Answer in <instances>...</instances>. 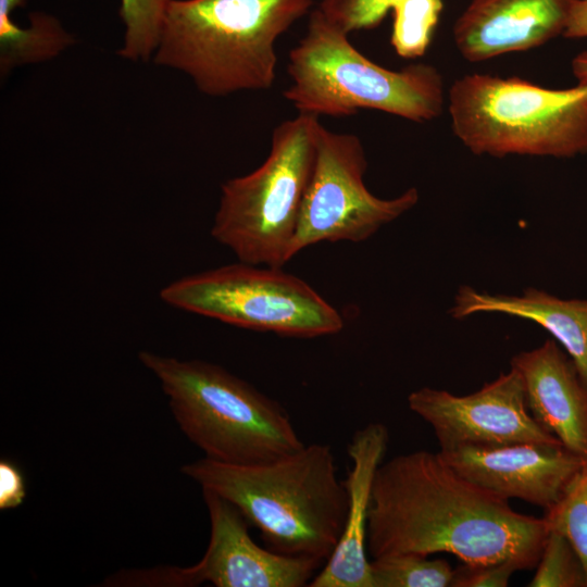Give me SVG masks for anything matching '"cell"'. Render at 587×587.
Listing matches in <instances>:
<instances>
[{
	"mask_svg": "<svg viewBox=\"0 0 587 587\" xmlns=\"http://www.w3.org/2000/svg\"><path fill=\"white\" fill-rule=\"evenodd\" d=\"M549 524L466 479L440 453L417 450L377 470L367 520L372 559L446 552L471 565L504 560L537 565Z\"/></svg>",
	"mask_w": 587,
	"mask_h": 587,
	"instance_id": "cell-1",
	"label": "cell"
},
{
	"mask_svg": "<svg viewBox=\"0 0 587 587\" xmlns=\"http://www.w3.org/2000/svg\"><path fill=\"white\" fill-rule=\"evenodd\" d=\"M180 471L233 503L275 552L322 560L341 536L347 491L329 445L314 442L277 460L229 464L202 458Z\"/></svg>",
	"mask_w": 587,
	"mask_h": 587,
	"instance_id": "cell-2",
	"label": "cell"
},
{
	"mask_svg": "<svg viewBox=\"0 0 587 587\" xmlns=\"http://www.w3.org/2000/svg\"><path fill=\"white\" fill-rule=\"evenodd\" d=\"M313 0H170L153 62L186 74L204 95L270 89L276 41Z\"/></svg>",
	"mask_w": 587,
	"mask_h": 587,
	"instance_id": "cell-3",
	"label": "cell"
},
{
	"mask_svg": "<svg viewBox=\"0 0 587 587\" xmlns=\"http://www.w3.org/2000/svg\"><path fill=\"white\" fill-rule=\"evenodd\" d=\"M138 358L160 382L180 430L205 458L260 464L304 446L278 401L224 367L146 350Z\"/></svg>",
	"mask_w": 587,
	"mask_h": 587,
	"instance_id": "cell-4",
	"label": "cell"
},
{
	"mask_svg": "<svg viewBox=\"0 0 587 587\" xmlns=\"http://www.w3.org/2000/svg\"><path fill=\"white\" fill-rule=\"evenodd\" d=\"M348 36L319 9L309 13L305 34L288 55L291 85L283 92L300 114L344 117L367 109L420 123L439 116L445 86L435 66L385 68L360 53Z\"/></svg>",
	"mask_w": 587,
	"mask_h": 587,
	"instance_id": "cell-5",
	"label": "cell"
},
{
	"mask_svg": "<svg viewBox=\"0 0 587 587\" xmlns=\"http://www.w3.org/2000/svg\"><path fill=\"white\" fill-rule=\"evenodd\" d=\"M453 134L474 154L573 158L587 153V87L467 74L448 92Z\"/></svg>",
	"mask_w": 587,
	"mask_h": 587,
	"instance_id": "cell-6",
	"label": "cell"
},
{
	"mask_svg": "<svg viewBox=\"0 0 587 587\" xmlns=\"http://www.w3.org/2000/svg\"><path fill=\"white\" fill-rule=\"evenodd\" d=\"M317 116L278 124L271 149L251 173L221 187L211 235L241 262L283 267L297 228L316 154Z\"/></svg>",
	"mask_w": 587,
	"mask_h": 587,
	"instance_id": "cell-7",
	"label": "cell"
},
{
	"mask_svg": "<svg viewBox=\"0 0 587 587\" xmlns=\"http://www.w3.org/2000/svg\"><path fill=\"white\" fill-rule=\"evenodd\" d=\"M160 297L189 313L285 337L315 338L344 328L337 309L282 267L239 261L180 277Z\"/></svg>",
	"mask_w": 587,
	"mask_h": 587,
	"instance_id": "cell-8",
	"label": "cell"
},
{
	"mask_svg": "<svg viewBox=\"0 0 587 587\" xmlns=\"http://www.w3.org/2000/svg\"><path fill=\"white\" fill-rule=\"evenodd\" d=\"M366 168V153L357 135L332 132L319 122L314 167L290 259L324 241H364L415 207L420 195L414 187L391 199L374 196L364 184Z\"/></svg>",
	"mask_w": 587,
	"mask_h": 587,
	"instance_id": "cell-9",
	"label": "cell"
},
{
	"mask_svg": "<svg viewBox=\"0 0 587 587\" xmlns=\"http://www.w3.org/2000/svg\"><path fill=\"white\" fill-rule=\"evenodd\" d=\"M210 519L208 548L198 563L188 567H165L136 574L138 583L170 586L304 587L324 561L286 555L262 548L251 538L250 525L241 512L213 491L202 489Z\"/></svg>",
	"mask_w": 587,
	"mask_h": 587,
	"instance_id": "cell-10",
	"label": "cell"
},
{
	"mask_svg": "<svg viewBox=\"0 0 587 587\" xmlns=\"http://www.w3.org/2000/svg\"><path fill=\"white\" fill-rule=\"evenodd\" d=\"M408 407L433 428L439 450L561 444L532 416L523 379L513 367L465 396L422 387L408 396Z\"/></svg>",
	"mask_w": 587,
	"mask_h": 587,
	"instance_id": "cell-11",
	"label": "cell"
},
{
	"mask_svg": "<svg viewBox=\"0 0 587 587\" xmlns=\"http://www.w3.org/2000/svg\"><path fill=\"white\" fill-rule=\"evenodd\" d=\"M438 452L449 466L479 487L544 511L560 500L587 460L561 444L542 442L462 447Z\"/></svg>",
	"mask_w": 587,
	"mask_h": 587,
	"instance_id": "cell-12",
	"label": "cell"
},
{
	"mask_svg": "<svg viewBox=\"0 0 587 587\" xmlns=\"http://www.w3.org/2000/svg\"><path fill=\"white\" fill-rule=\"evenodd\" d=\"M576 0H471L453 26L471 62L540 47L563 35Z\"/></svg>",
	"mask_w": 587,
	"mask_h": 587,
	"instance_id": "cell-13",
	"label": "cell"
},
{
	"mask_svg": "<svg viewBox=\"0 0 587 587\" xmlns=\"http://www.w3.org/2000/svg\"><path fill=\"white\" fill-rule=\"evenodd\" d=\"M534 420L572 453L587 459V385L554 339L511 358Z\"/></svg>",
	"mask_w": 587,
	"mask_h": 587,
	"instance_id": "cell-14",
	"label": "cell"
},
{
	"mask_svg": "<svg viewBox=\"0 0 587 587\" xmlns=\"http://www.w3.org/2000/svg\"><path fill=\"white\" fill-rule=\"evenodd\" d=\"M389 444L386 425L372 422L352 435L347 453L351 460L344 485L347 513L333 553L310 587H373L366 549L367 520L374 479Z\"/></svg>",
	"mask_w": 587,
	"mask_h": 587,
	"instance_id": "cell-15",
	"label": "cell"
},
{
	"mask_svg": "<svg viewBox=\"0 0 587 587\" xmlns=\"http://www.w3.org/2000/svg\"><path fill=\"white\" fill-rule=\"evenodd\" d=\"M482 312L502 313L540 325L571 357L587 385V299H561L533 287L514 296L460 286L450 315L462 320Z\"/></svg>",
	"mask_w": 587,
	"mask_h": 587,
	"instance_id": "cell-16",
	"label": "cell"
},
{
	"mask_svg": "<svg viewBox=\"0 0 587 587\" xmlns=\"http://www.w3.org/2000/svg\"><path fill=\"white\" fill-rule=\"evenodd\" d=\"M25 0H0V74L54 59L75 42L61 22L53 15L35 11L29 25L20 27L11 13Z\"/></svg>",
	"mask_w": 587,
	"mask_h": 587,
	"instance_id": "cell-17",
	"label": "cell"
},
{
	"mask_svg": "<svg viewBox=\"0 0 587 587\" xmlns=\"http://www.w3.org/2000/svg\"><path fill=\"white\" fill-rule=\"evenodd\" d=\"M373 587H448L454 569L445 559L419 554H392L372 559Z\"/></svg>",
	"mask_w": 587,
	"mask_h": 587,
	"instance_id": "cell-18",
	"label": "cell"
},
{
	"mask_svg": "<svg viewBox=\"0 0 587 587\" xmlns=\"http://www.w3.org/2000/svg\"><path fill=\"white\" fill-rule=\"evenodd\" d=\"M170 0H121L118 14L124 37L117 54L129 61H149L158 48Z\"/></svg>",
	"mask_w": 587,
	"mask_h": 587,
	"instance_id": "cell-19",
	"label": "cell"
},
{
	"mask_svg": "<svg viewBox=\"0 0 587 587\" xmlns=\"http://www.w3.org/2000/svg\"><path fill=\"white\" fill-rule=\"evenodd\" d=\"M442 8V0H401L392 8L390 43L400 58L425 54Z\"/></svg>",
	"mask_w": 587,
	"mask_h": 587,
	"instance_id": "cell-20",
	"label": "cell"
},
{
	"mask_svg": "<svg viewBox=\"0 0 587 587\" xmlns=\"http://www.w3.org/2000/svg\"><path fill=\"white\" fill-rule=\"evenodd\" d=\"M544 517L562 533L576 550L587 577V460L567 485L560 500Z\"/></svg>",
	"mask_w": 587,
	"mask_h": 587,
	"instance_id": "cell-21",
	"label": "cell"
},
{
	"mask_svg": "<svg viewBox=\"0 0 587 587\" xmlns=\"http://www.w3.org/2000/svg\"><path fill=\"white\" fill-rule=\"evenodd\" d=\"M529 587H587L584 565L570 540L550 528Z\"/></svg>",
	"mask_w": 587,
	"mask_h": 587,
	"instance_id": "cell-22",
	"label": "cell"
},
{
	"mask_svg": "<svg viewBox=\"0 0 587 587\" xmlns=\"http://www.w3.org/2000/svg\"><path fill=\"white\" fill-rule=\"evenodd\" d=\"M401 0H321L317 9L348 35L378 26Z\"/></svg>",
	"mask_w": 587,
	"mask_h": 587,
	"instance_id": "cell-23",
	"label": "cell"
},
{
	"mask_svg": "<svg viewBox=\"0 0 587 587\" xmlns=\"http://www.w3.org/2000/svg\"><path fill=\"white\" fill-rule=\"evenodd\" d=\"M523 570L514 560L471 565L462 563L454 569L451 587H505L511 576Z\"/></svg>",
	"mask_w": 587,
	"mask_h": 587,
	"instance_id": "cell-24",
	"label": "cell"
},
{
	"mask_svg": "<svg viewBox=\"0 0 587 587\" xmlns=\"http://www.w3.org/2000/svg\"><path fill=\"white\" fill-rule=\"evenodd\" d=\"M26 495L24 477L20 469L9 460L0 461V509L16 508Z\"/></svg>",
	"mask_w": 587,
	"mask_h": 587,
	"instance_id": "cell-25",
	"label": "cell"
},
{
	"mask_svg": "<svg viewBox=\"0 0 587 587\" xmlns=\"http://www.w3.org/2000/svg\"><path fill=\"white\" fill-rule=\"evenodd\" d=\"M562 36L570 39L587 37V0L574 2Z\"/></svg>",
	"mask_w": 587,
	"mask_h": 587,
	"instance_id": "cell-26",
	"label": "cell"
},
{
	"mask_svg": "<svg viewBox=\"0 0 587 587\" xmlns=\"http://www.w3.org/2000/svg\"><path fill=\"white\" fill-rule=\"evenodd\" d=\"M572 72L578 86L587 87V50L578 53L572 61Z\"/></svg>",
	"mask_w": 587,
	"mask_h": 587,
	"instance_id": "cell-27",
	"label": "cell"
}]
</instances>
